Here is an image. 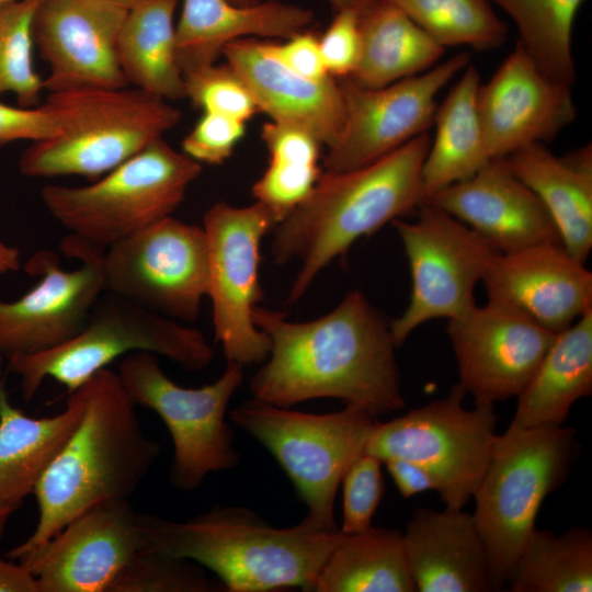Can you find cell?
I'll return each mask as SVG.
<instances>
[{"instance_id": "cell-1", "label": "cell", "mask_w": 592, "mask_h": 592, "mask_svg": "<svg viewBox=\"0 0 592 592\" xmlns=\"http://www.w3.org/2000/svg\"><path fill=\"white\" fill-rule=\"evenodd\" d=\"M252 318L271 341L249 383L252 399L289 408L331 397L375 417L405 408L390 321L360 291L310 321H291L259 305Z\"/></svg>"}, {"instance_id": "cell-2", "label": "cell", "mask_w": 592, "mask_h": 592, "mask_svg": "<svg viewBox=\"0 0 592 592\" xmlns=\"http://www.w3.org/2000/svg\"><path fill=\"white\" fill-rule=\"evenodd\" d=\"M77 390L81 420L37 482L36 526L7 553L11 560L35 554L90 508L128 500L159 455V444L143 432L117 373L103 368Z\"/></svg>"}, {"instance_id": "cell-3", "label": "cell", "mask_w": 592, "mask_h": 592, "mask_svg": "<svg viewBox=\"0 0 592 592\" xmlns=\"http://www.w3.org/2000/svg\"><path fill=\"white\" fill-rule=\"evenodd\" d=\"M430 144L425 132L364 167L325 171L308 197L275 225L274 263H300L288 304L298 301L318 274L356 240L419 207L421 169Z\"/></svg>"}, {"instance_id": "cell-4", "label": "cell", "mask_w": 592, "mask_h": 592, "mask_svg": "<svg viewBox=\"0 0 592 592\" xmlns=\"http://www.w3.org/2000/svg\"><path fill=\"white\" fill-rule=\"evenodd\" d=\"M141 550L183 558L213 571L227 592L300 588L312 592L339 528L306 516L278 528L246 508L217 506L184 522L138 513Z\"/></svg>"}, {"instance_id": "cell-5", "label": "cell", "mask_w": 592, "mask_h": 592, "mask_svg": "<svg viewBox=\"0 0 592 592\" xmlns=\"http://www.w3.org/2000/svg\"><path fill=\"white\" fill-rule=\"evenodd\" d=\"M45 104L58 133L33 141L20 157L32 178H102L181 119L179 109L140 89L81 88L50 92Z\"/></svg>"}, {"instance_id": "cell-6", "label": "cell", "mask_w": 592, "mask_h": 592, "mask_svg": "<svg viewBox=\"0 0 592 592\" xmlns=\"http://www.w3.org/2000/svg\"><path fill=\"white\" fill-rule=\"evenodd\" d=\"M570 426L515 429L497 435L476 487L471 514L485 546L492 591L505 587L510 570L536 528L545 499L568 478L580 456Z\"/></svg>"}, {"instance_id": "cell-7", "label": "cell", "mask_w": 592, "mask_h": 592, "mask_svg": "<svg viewBox=\"0 0 592 592\" xmlns=\"http://www.w3.org/2000/svg\"><path fill=\"white\" fill-rule=\"evenodd\" d=\"M201 172V163L160 137L88 185L47 184L41 195L70 236L104 251L172 216Z\"/></svg>"}, {"instance_id": "cell-8", "label": "cell", "mask_w": 592, "mask_h": 592, "mask_svg": "<svg viewBox=\"0 0 592 592\" xmlns=\"http://www.w3.org/2000/svg\"><path fill=\"white\" fill-rule=\"evenodd\" d=\"M134 352L162 355L191 372L205 369L214 356L200 330L104 292L75 337L48 351L9 358L7 372L20 377L29 401L46 378L70 394L113 361Z\"/></svg>"}, {"instance_id": "cell-9", "label": "cell", "mask_w": 592, "mask_h": 592, "mask_svg": "<svg viewBox=\"0 0 592 592\" xmlns=\"http://www.w3.org/2000/svg\"><path fill=\"white\" fill-rule=\"evenodd\" d=\"M229 418L277 460L307 506L305 516L320 526L338 527L333 514L338 488L350 465L364 454L377 417L354 403L316 414L251 399L231 410Z\"/></svg>"}, {"instance_id": "cell-10", "label": "cell", "mask_w": 592, "mask_h": 592, "mask_svg": "<svg viewBox=\"0 0 592 592\" xmlns=\"http://www.w3.org/2000/svg\"><path fill=\"white\" fill-rule=\"evenodd\" d=\"M241 365L227 362L214 383L185 388L161 369L158 355H125L117 375L135 406L156 412L173 443L170 481L181 491L200 487L210 473L230 469L240 460L232 447L234 429L226 421L228 403L243 379Z\"/></svg>"}, {"instance_id": "cell-11", "label": "cell", "mask_w": 592, "mask_h": 592, "mask_svg": "<svg viewBox=\"0 0 592 592\" xmlns=\"http://www.w3.org/2000/svg\"><path fill=\"white\" fill-rule=\"evenodd\" d=\"M464 388L390 421L376 420L364 454L382 463L402 458L424 467L436 481V492L448 509H463L471 499L490 460L497 437L493 403L466 409Z\"/></svg>"}, {"instance_id": "cell-12", "label": "cell", "mask_w": 592, "mask_h": 592, "mask_svg": "<svg viewBox=\"0 0 592 592\" xmlns=\"http://www.w3.org/2000/svg\"><path fill=\"white\" fill-rule=\"evenodd\" d=\"M275 225L270 210L258 202L244 207L218 202L203 218L214 340L227 362L241 366L264 362L271 349L252 312L264 296L259 277L261 241Z\"/></svg>"}, {"instance_id": "cell-13", "label": "cell", "mask_w": 592, "mask_h": 592, "mask_svg": "<svg viewBox=\"0 0 592 592\" xmlns=\"http://www.w3.org/2000/svg\"><path fill=\"white\" fill-rule=\"evenodd\" d=\"M408 259L410 301L390 321L397 348L422 323L458 318L475 305V288L497 253L471 228L431 203H421L417 220L391 221Z\"/></svg>"}, {"instance_id": "cell-14", "label": "cell", "mask_w": 592, "mask_h": 592, "mask_svg": "<svg viewBox=\"0 0 592 592\" xmlns=\"http://www.w3.org/2000/svg\"><path fill=\"white\" fill-rule=\"evenodd\" d=\"M104 289L164 317L191 322L208 289L203 227L168 216L106 248Z\"/></svg>"}, {"instance_id": "cell-15", "label": "cell", "mask_w": 592, "mask_h": 592, "mask_svg": "<svg viewBox=\"0 0 592 592\" xmlns=\"http://www.w3.org/2000/svg\"><path fill=\"white\" fill-rule=\"evenodd\" d=\"M467 52L435 65L424 73L378 89L339 78L345 118L325 157L326 171H348L369 164L425 133L434 122L440 90L469 62Z\"/></svg>"}, {"instance_id": "cell-16", "label": "cell", "mask_w": 592, "mask_h": 592, "mask_svg": "<svg viewBox=\"0 0 592 592\" xmlns=\"http://www.w3.org/2000/svg\"><path fill=\"white\" fill-rule=\"evenodd\" d=\"M459 385L475 403L517 397L554 342V333L520 310L492 300L448 320Z\"/></svg>"}, {"instance_id": "cell-17", "label": "cell", "mask_w": 592, "mask_h": 592, "mask_svg": "<svg viewBox=\"0 0 592 592\" xmlns=\"http://www.w3.org/2000/svg\"><path fill=\"white\" fill-rule=\"evenodd\" d=\"M104 251L90 252L72 270L60 267L53 251L37 252L26 272L41 276L13 301L0 300V356L5 362L54 349L75 337L105 292L101 269Z\"/></svg>"}, {"instance_id": "cell-18", "label": "cell", "mask_w": 592, "mask_h": 592, "mask_svg": "<svg viewBox=\"0 0 592 592\" xmlns=\"http://www.w3.org/2000/svg\"><path fill=\"white\" fill-rule=\"evenodd\" d=\"M141 550L138 513L128 500L90 508L21 561L39 592H109Z\"/></svg>"}, {"instance_id": "cell-19", "label": "cell", "mask_w": 592, "mask_h": 592, "mask_svg": "<svg viewBox=\"0 0 592 592\" xmlns=\"http://www.w3.org/2000/svg\"><path fill=\"white\" fill-rule=\"evenodd\" d=\"M127 11L94 0H42L33 39L49 65L48 92L126 88L117 37Z\"/></svg>"}, {"instance_id": "cell-20", "label": "cell", "mask_w": 592, "mask_h": 592, "mask_svg": "<svg viewBox=\"0 0 592 592\" xmlns=\"http://www.w3.org/2000/svg\"><path fill=\"white\" fill-rule=\"evenodd\" d=\"M477 107L492 159L554 139L577 114L571 86L546 75L519 42L480 83Z\"/></svg>"}, {"instance_id": "cell-21", "label": "cell", "mask_w": 592, "mask_h": 592, "mask_svg": "<svg viewBox=\"0 0 592 592\" xmlns=\"http://www.w3.org/2000/svg\"><path fill=\"white\" fill-rule=\"evenodd\" d=\"M488 300L559 333L592 309V273L561 243L496 253L481 280Z\"/></svg>"}, {"instance_id": "cell-22", "label": "cell", "mask_w": 592, "mask_h": 592, "mask_svg": "<svg viewBox=\"0 0 592 592\" xmlns=\"http://www.w3.org/2000/svg\"><path fill=\"white\" fill-rule=\"evenodd\" d=\"M425 202L471 228L498 253L561 243L545 205L513 173L505 158L491 159L470 178L440 190Z\"/></svg>"}, {"instance_id": "cell-23", "label": "cell", "mask_w": 592, "mask_h": 592, "mask_svg": "<svg viewBox=\"0 0 592 592\" xmlns=\"http://www.w3.org/2000/svg\"><path fill=\"white\" fill-rule=\"evenodd\" d=\"M226 62L243 79L259 111L273 122L303 128L331 147L344 124L343 93L338 79L309 80L282 65L266 42L248 37L228 44Z\"/></svg>"}, {"instance_id": "cell-24", "label": "cell", "mask_w": 592, "mask_h": 592, "mask_svg": "<svg viewBox=\"0 0 592 592\" xmlns=\"http://www.w3.org/2000/svg\"><path fill=\"white\" fill-rule=\"evenodd\" d=\"M402 542L417 592L492 591L485 546L463 509H415Z\"/></svg>"}, {"instance_id": "cell-25", "label": "cell", "mask_w": 592, "mask_h": 592, "mask_svg": "<svg viewBox=\"0 0 592 592\" xmlns=\"http://www.w3.org/2000/svg\"><path fill=\"white\" fill-rule=\"evenodd\" d=\"M314 22V11L281 0L251 5L229 0H183L175 26L177 60L184 77L216 64L224 48L235 41L287 39Z\"/></svg>"}, {"instance_id": "cell-26", "label": "cell", "mask_w": 592, "mask_h": 592, "mask_svg": "<svg viewBox=\"0 0 592 592\" xmlns=\"http://www.w3.org/2000/svg\"><path fill=\"white\" fill-rule=\"evenodd\" d=\"M505 160L543 202L563 248L584 263L592 248L591 146L559 158L544 144L525 146Z\"/></svg>"}, {"instance_id": "cell-27", "label": "cell", "mask_w": 592, "mask_h": 592, "mask_svg": "<svg viewBox=\"0 0 592 592\" xmlns=\"http://www.w3.org/2000/svg\"><path fill=\"white\" fill-rule=\"evenodd\" d=\"M68 395L58 414L32 418L10 402L5 377L0 380V504L19 509L78 426L82 398L78 390Z\"/></svg>"}, {"instance_id": "cell-28", "label": "cell", "mask_w": 592, "mask_h": 592, "mask_svg": "<svg viewBox=\"0 0 592 592\" xmlns=\"http://www.w3.org/2000/svg\"><path fill=\"white\" fill-rule=\"evenodd\" d=\"M592 394V309L557 333L535 374L520 392L515 429L565 425L572 405Z\"/></svg>"}, {"instance_id": "cell-29", "label": "cell", "mask_w": 592, "mask_h": 592, "mask_svg": "<svg viewBox=\"0 0 592 592\" xmlns=\"http://www.w3.org/2000/svg\"><path fill=\"white\" fill-rule=\"evenodd\" d=\"M479 86L476 67L467 66L436 109L435 136L421 169V203L440 190L470 178L492 159L478 114Z\"/></svg>"}, {"instance_id": "cell-30", "label": "cell", "mask_w": 592, "mask_h": 592, "mask_svg": "<svg viewBox=\"0 0 592 592\" xmlns=\"http://www.w3.org/2000/svg\"><path fill=\"white\" fill-rule=\"evenodd\" d=\"M361 55L350 77L378 89L435 66L445 47L431 38L390 0H378L358 14Z\"/></svg>"}, {"instance_id": "cell-31", "label": "cell", "mask_w": 592, "mask_h": 592, "mask_svg": "<svg viewBox=\"0 0 592 592\" xmlns=\"http://www.w3.org/2000/svg\"><path fill=\"white\" fill-rule=\"evenodd\" d=\"M179 0H144L127 11L117 56L128 83L167 101L185 98L175 54L173 16Z\"/></svg>"}, {"instance_id": "cell-32", "label": "cell", "mask_w": 592, "mask_h": 592, "mask_svg": "<svg viewBox=\"0 0 592 592\" xmlns=\"http://www.w3.org/2000/svg\"><path fill=\"white\" fill-rule=\"evenodd\" d=\"M312 592H417L396 528L344 534L323 563Z\"/></svg>"}, {"instance_id": "cell-33", "label": "cell", "mask_w": 592, "mask_h": 592, "mask_svg": "<svg viewBox=\"0 0 592 592\" xmlns=\"http://www.w3.org/2000/svg\"><path fill=\"white\" fill-rule=\"evenodd\" d=\"M510 592H591L592 532L574 526L560 535L535 528L506 579Z\"/></svg>"}, {"instance_id": "cell-34", "label": "cell", "mask_w": 592, "mask_h": 592, "mask_svg": "<svg viewBox=\"0 0 592 592\" xmlns=\"http://www.w3.org/2000/svg\"><path fill=\"white\" fill-rule=\"evenodd\" d=\"M261 138L269 152V163L251 193L278 224L315 187L321 174L318 167L321 143L303 128L273 121L263 125Z\"/></svg>"}, {"instance_id": "cell-35", "label": "cell", "mask_w": 592, "mask_h": 592, "mask_svg": "<svg viewBox=\"0 0 592 592\" xmlns=\"http://www.w3.org/2000/svg\"><path fill=\"white\" fill-rule=\"evenodd\" d=\"M585 0H489L513 21L517 42L553 79L572 86V29Z\"/></svg>"}, {"instance_id": "cell-36", "label": "cell", "mask_w": 592, "mask_h": 592, "mask_svg": "<svg viewBox=\"0 0 592 592\" xmlns=\"http://www.w3.org/2000/svg\"><path fill=\"white\" fill-rule=\"evenodd\" d=\"M436 43L478 50L501 46L506 25L489 0H390Z\"/></svg>"}, {"instance_id": "cell-37", "label": "cell", "mask_w": 592, "mask_h": 592, "mask_svg": "<svg viewBox=\"0 0 592 592\" xmlns=\"http://www.w3.org/2000/svg\"><path fill=\"white\" fill-rule=\"evenodd\" d=\"M42 0L0 4V95L12 92L20 107L38 103L43 81L33 68V20Z\"/></svg>"}, {"instance_id": "cell-38", "label": "cell", "mask_w": 592, "mask_h": 592, "mask_svg": "<svg viewBox=\"0 0 592 592\" xmlns=\"http://www.w3.org/2000/svg\"><path fill=\"white\" fill-rule=\"evenodd\" d=\"M223 583L209 579L198 563L139 550L114 580L109 592H220Z\"/></svg>"}, {"instance_id": "cell-39", "label": "cell", "mask_w": 592, "mask_h": 592, "mask_svg": "<svg viewBox=\"0 0 592 592\" xmlns=\"http://www.w3.org/2000/svg\"><path fill=\"white\" fill-rule=\"evenodd\" d=\"M184 86L185 98L204 112L246 123L259 111L249 87L227 62L184 76Z\"/></svg>"}, {"instance_id": "cell-40", "label": "cell", "mask_w": 592, "mask_h": 592, "mask_svg": "<svg viewBox=\"0 0 592 592\" xmlns=\"http://www.w3.org/2000/svg\"><path fill=\"white\" fill-rule=\"evenodd\" d=\"M382 462L362 454L348 468L343 478L344 534L360 533L372 526V519L382 501L385 486Z\"/></svg>"}, {"instance_id": "cell-41", "label": "cell", "mask_w": 592, "mask_h": 592, "mask_svg": "<svg viewBox=\"0 0 592 592\" xmlns=\"http://www.w3.org/2000/svg\"><path fill=\"white\" fill-rule=\"evenodd\" d=\"M244 133V122L204 112L182 140V150L198 163L221 164L231 156Z\"/></svg>"}, {"instance_id": "cell-42", "label": "cell", "mask_w": 592, "mask_h": 592, "mask_svg": "<svg viewBox=\"0 0 592 592\" xmlns=\"http://www.w3.org/2000/svg\"><path fill=\"white\" fill-rule=\"evenodd\" d=\"M319 47L328 73L333 78L350 77L361 55L358 15L352 10L334 13V18L319 39Z\"/></svg>"}, {"instance_id": "cell-43", "label": "cell", "mask_w": 592, "mask_h": 592, "mask_svg": "<svg viewBox=\"0 0 592 592\" xmlns=\"http://www.w3.org/2000/svg\"><path fill=\"white\" fill-rule=\"evenodd\" d=\"M55 113L44 103L35 109L0 102V145L21 139L37 141L58 133Z\"/></svg>"}, {"instance_id": "cell-44", "label": "cell", "mask_w": 592, "mask_h": 592, "mask_svg": "<svg viewBox=\"0 0 592 592\" xmlns=\"http://www.w3.org/2000/svg\"><path fill=\"white\" fill-rule=\"evenodd\" d=\"M266 48L282 65L300 77L316 81L330 77L319 39L311 33L303 31L280 44L266 42Z\"/></svg>"}, {"instance_id": "cell-45", "label": "cell", "mask_w": 592, "mask_h": 592, "mask_svg": "<svg viewBox=\"0 0 592 592\" xmlns=\"http://www.w3.org/2000/svg\"><path fill=\"white\" fill-rule=\"evenodd\" d=\"M383 464L402 498L431 490L436 492V481L424 467L402 458H391Z\"/></svg>"}, {"instance_id": "cell-46", "label": "cell", "mask_w": 592, "mask_h": 592, "mask_svg": "<svg viewBox=\"0 0 592 592\" xmlns=\"http://www.w3.org/2000/svg\"><path fill=\"white\" fill-rule=\"evenodd\" d=\"M0 592H39V588L26 566L0 557Z\"/></svg>"}, {"instance_id": "cell-47", "label": "cell", "mask_w": 592, "mask_h": 592, "mask_svg": "<svg viewBox=\"0 0 592 592\" xmlns=\"http://www.w3.org/2000/svg\"><path fill=\"white\" fill-rule=\"evenodd\" d=\"M21 267L20 251L0 241V275Z\"/></svg>"}, {"instance_id": "cell-48", "label": "cell", "mask_w": 592, "mask_h": 592, "mask_svg": "<svg viewBox=\"0 0 592 592\" xmlns=\"http://www.w3.org/2000/svg\"><path fill=\"white\" fill-rule=\"evenodd\" d=\"M377 1L378 0H328L334 13L342 10H352L357 14Z\"/></svg>"}, {"instance_id": "cell-49", "label": "cell", "mask_w": 592, "mask_h": 592, "mask_svg": "<svg viewBox=\"0 0 592 592\" xmlns=\"http://www.w3.org/2000/svg\"><path fill=\"white\" fill-rule=\"evenodd\" d=\"M96 2L129 11L144 0H94Z\"/></svg>"}, {"instance_id": "cell-50", "label": "cell", "mask_w": 592, "mask_h": 592, "mask_svg": "<svg viewBox=\"0 0 592 592\" xmlns=\"http://www.w3.org/2000/svg\"><path fill=\"white\" fill-rule=\"evenodd\" d=\"M15 510H18V508L8 504H0V539L3 535L10 516Z\"/></svg>"}, {"instance_id": "cell-51", "label": "cell", "mask_w": 592, "mask_h": 592, "mask_svg": "<svg viewBox=\"0 0 592 592\" xmlns=\"http://www.w3.org/2000/svg\"><path fill=\"white\" fill-rule=\"evenodd\" d=\"M230 2L239 5H251L261 2L262 0H229Z\"/></svg>"}, {"instance_id": "cell-52", "label": "cell", "mask_w": 592, "mask_h": 592, "mask_svg": "<svg viewBox=\"0 0 592 592\" xmlns=\"http://www.w3.org/2000/svg\"><path fill=\"white\" fill-rule=\"evenodd\" d=\"M7 373V362L2 356H0V380L5 377Z\"/></svg>"}, {"instance_id": "cell-53", "label": "cell", "mask_w": 592, "mask_h": 592, "mask_svg": "<svg viewBox=\"0 0 592 592\" xmlns=\"http://www.w3.org/2000/svg\"><path fill=\"white\" fill-rule=\"evenodd\" d=\"M9 1H13V0H0V4H2L4 2H9Z\"/></svg>"}]
</instances>
